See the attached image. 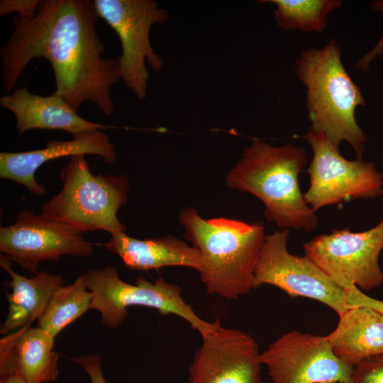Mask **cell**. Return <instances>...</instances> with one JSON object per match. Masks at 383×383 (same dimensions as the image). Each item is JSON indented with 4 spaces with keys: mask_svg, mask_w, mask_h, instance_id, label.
Here are the masks:
<instances>
[{
    "mask_svg": "<svg viewBox=\"0 0 383 383\" xmlns=\"http://www.w3.org/2000/svg\"><path fill=\"white\" fill-rule=\"evenodd\" d=\"M99 18L91 0H41L33 18L14 16L9 41L0 49L5 91L13 90L32 60L43 57L53 70L54 93L74 110L91 101L104 113L112 114L111 89L121 80L120 60L118 56L104 57Z\"/></svg>",
    "mask_w": 383,
    "mask_h": 383,
    "instance_id": "6da1fadb",
    "label": "cell"
},
{
    "mask_svg": "<svg viewBox=\"0 0 383 383\" xmlns=\"http://www.w3.org/2000/svg\"><path fill=\"white\" fill-rule=\"evenodd\" d=\"M307 163L306 150L293 144L273 146L254 139L227 174L229 188L248 192L264 204V216L280 229L313 231L318 218L301 192L299 175Z\"/></svg>",
    "mask_w": 383,
    "mask_h": 383,
    "instance_id": "7a4b0ae2",
    "label": "cell"
},
{
    "mask_svg": "<svg viewBox=\"0 0 383 383\" xmlns=\"http://www.w3.org/2000/svg\"><path fill=\"white\" fill-rule=\"evenodd\" d=\"M342 50L335 39L321 48L301 52L294 72L306 88L309 131L323 134L337 148L347 142L362 160L368 138L358 126L355 112L366 104L360 88L345 70Z\"/></svg>",
    "mask_w": 383,
    "mask_h": 383,
    "instance_id": "3957f363",
    "label": "cell"
},
{
    "mask_svg": "<svg viewBox=\"0 0 383 383\" xmlns=\"http://www.w3.org/2000/svg\"><path fill=\"white\" fill-rule=\"evenodd\" d=\"M184 237L203 257L199 272L210 295L237 299L252 289L255 267L265 238L261 223L201 217L194 208L180 211Z\"/></svg>",
    "mask_w": 383,
    "mask_h": 383,
    "instance_id": "277c9868",
    "label": "cell"
},
{
    "mask_svg": "<svg viewBox=\"0 0 383 383\" xmlns=\"http://www.w3.org/2000/svg\"><path fill=\"white\" fill-rule=\"evenodd\" d=\"M60 177L61 191L43 204L41 213L82 233L126 232L117 216L128 200L130 185L126 175H94L85 155H77L70 157Z\"/></svg>",
    "mask_w": 383,
    "mask_h": 383,
    "instance_id": "5b68a950",
    "label": "cell"
},
{
    "mask_svg": "<svg viewBox=\"0 0 383 383\" xmlns=\"http://www.w3.org/2000/svg\"><path fill=\"white\" fill-rule=\"evenodd\" d=\"M84 276L87 289L92 294L90 309L99 311L101 323L110 328L120 326L128 316L127 309L135 306L155 309L161 315L177 316L201 337L221 323L219 319L208 322L201 318L184 299L180 287L162 277L155 282L138 277L131 284L122 280L111 265L89 270Z\"/></svg>",
    "mask_w": 383,
    "mask_h": 383,
    "instance_id": "8992f818",
    "label": "cell"
},
{
    "mask_svg": "<svg viewBox=\"0 0 383 383\" xmlns=\"http://www.w3.org/2000/svg\"><path fill=\"white\" fill-rule=\"evenodd\" d=\"M94 3L99 18L119 38L121 79L139 100L145 99L150 77L145 62L156 72L164 65L151 45L150 29L155 23L168 21V11L153 0H94Z\"/></svg>",
    "mask_w": 383,
    "mask_h": 383,
    "instance_id": "52a82bcc",
    "label": "cell"
},
{
    "mask_svg": "<svg viewBox=\"0 0 383 383\" xmlns=\"http://www.w3.org/2000/svg\"><path fill=\"white\" fill-rule=\"evenodd\" d=\"M304 138L313 151L306 170L309 187L304 196L313 211L383 194V173L374 162L345 159L323 134L309 131Z\"/></svg>",
    "mask_w": 383,
    "mask_h": 383,
    "instance_id": "ba28073f",
    "label": "cell"
},
{
    "mask_svg": "<svg viewBox=\"0 0 383 383\" xmlns=\"http://www.w3.org/2000/svg\"><path fill=\"white\" fill-rule=\"evenodd\" d=\"M309 257L337 286L370 290L383 284L379 257L383 249V218L362 232L334 229L303 245Z\"/></svg>",
    "mask_w": 383,
    "mask_h": 383,
    "instance_id": "9c48e42d",
    "label": "cell"
},
{
    "mask_svg": "<svg viewBox=\"0 0 383 383\" xmlns=\"http://www.w3.org/2000/svg\"><path fill=\"white\" fill-rule=\"evenodd\" d=\"M288 229L265 236L255 267L252 289L276 287L287 295L318 301L338 313L349 309L345 291L337 286L309 257L291 254Z\"/></svg>",
    "mask_w": 383,
    "mask_h": 383,
    "instance_id": "30bf717a",
    "label": "cell"
},
{
    "mask_svg": "<svg viewBox=\"0 0 383 383\" xmlns=\"http://www.w3.org/2000/svg\"><path fill=\"white\" fill-rule=\"evenodd\" d=\"M0 250L32 274L43 261L62 255L84 257L94 251L82 232L30 209L18 213L13 224L1 226Z\"/></svg>",
    "mask_w": 383,
    "mask_h": 383,
    "instance_id": "8fae6325",
    "label": "cell"
},
{
    "mask_svg": "<svg viewBox=\"0 0 383 383\" xmlns=\"http://www.w3.org/2000/svg\"><path fill=\"white\" fill-rule=\"evenodd\" d=\"M272 383H350L353 367L334 353L326 336L287 332L261 353Z\"/></svg>",
    "mask_w": 383,
    "mask_h": 383,
    "instance_id": "7c38bea8",
    "label": "cell"
},
{
    "mask_svg": "<svg viewBox=\"0 0 383 383\" xmlns=\"http://www.w3.org/2000/svg\"><path fill=\"white\" fill-rule=\"evenodd\" d=\"M201 338L189 383H262L261 353L250 334L221 324Z\"/></svg>",
    "mask_w": 383,
    "mask_h": 383,
    "instance_id": "4fadbf2b",
    "label": "cell"
},
{
    "mask_svg": "<svg viewBox=\"0 0 383 383\" xmlns=\"http://www.w3.org/2000/svg\"><path fill=\"white\" fill-rule=\"evenodd\" d=\"M70 140H52L41 149L20 152L0 153V177L25 186L34 194L46 193L35 177L37 170L45 162L63 157L95 155L112 164L117 159L115 145L103 130L85 132L72 136Z\"/></svg>",
    "mask_w": 383,
    "mask_h": 383,
    "instance_id": "5bb4252c",
    "label": "cell"
},
{
    "mask_svg": "<svg viewBox=\"0 0 383 383\" xmlns=\"http://www.w3.org/2000/svg\"><path fill=\"white\" fill-rule=\"evenodd\" d=\"M0 104L13 114L18 138L25 132L34 129L60 130L72 136L111 128L83 118L61 96L55 93L48 96H40L31 93L27 87L3 96Z\"/></svg>",
    "mask_w": 383,
    "mask_h": 383,
    "instance_id": "9a60e30c",
    "label": "cell"
},
{
    "mask_svg": "<svg viewBox=\"0 0 383 383\" xmlns=\"http://www.w3.org/2000/svg\"><path fill=\"white\" fill-rule=\"evenodd\" d=\"M105 248L121 257L131 270L148 271L165 267H187L200 272L203 257L194 246L172 235L139 240L125 232L111 235Z\"/></svg>",
    "mask_w": 383,
    "mask_h": 383,
    "instance_id": "2e32d148",
    "label": "cell"
},
{
    "mask_svg": "<svg viewBox=\"0 0 383 383\" xmlns=\"http://www.w3.org/2000/svg\"><path fill=\"white\" fill-rule=\"evenodd\" d=\"M335 328L326 335L335 355L353 367L383 355V313L369 307H350L338 315Z\"/></svg>",
    "mask_w": 383,
    "mask_h": 383,
    "instance_id": "e0dca14e",
    "label": "cell"
},
{
    "mask_svg": "<svg viewBox=\"0 0 383 383\" xmlns=\"http://www.w3.org/2000/svg\"><path fill=\"white\" fill-rule=\"evenodd\" d=\"M0 265L11 278L9 284L12 292L6 294L8 314L0 328V333L6 335L20 328L30 326L45 311L55 293L64 285L61 275L37 271L33 277H26L16 273L11 267L10 260L1 255Z\"/></svg>",
    "mask_w": 383,
    "mask_h": 383,
    "instance_id": "ac0fdd59",
    "label": "cell"
},
{
    "mask_svg": "<svg viewBox=\"0 0 383 383\" xmlns=\"http://www.w3.org/2000/svg\"><path fill=\"white\" fill-rule=\"evenodd\" d=\"M55 337L44 329L26 326L1 339V350L12 358L15 374L27 383H49L57 378L59 355Z\"/></svg>",
    "mask_w": 383,
    "mask_h": 383,
    "instance_id": "d6986e66",
    "label": "cell"
},
{
    "mask_svg": "<svg viewBox=\"0 0 383 383\" xmlns=\"http://www.w3.org/2000/svg\"><path fill=\"white\" fill-rule=\"evenodd\" d=\"M91 298L83 274L73 283L63 285L55 292L45 311L38 319V327L55 338L65 327L90 310Z\"/></svg>",
    "mask_w": 383,
    "mask_h": 383,
    "instance_id": "ffe728a7",
    "label": "cell"
},
{
    "mask_svg": "<svg viewBox=\"0 0 383 383\" xmlns=\"http://www.w3.org/2000/svg\"><path fill=\"white\" fill-rule=\"evenodd\" d=\"M276 6L274 21L284 30L322 32L329 14L340 8L341 0H270Z\"/></svg>",
    "mask_w": 383,
    "mask_h": 383,
    "instance_id": "44dd1931",
    "label": "cell"
},
{
    "mask_svg": "<svg viewBox=\"0 0 383 383\" xmlns=\"http://www.w3.org/2000/svg\"><path fill=\"white\" fill-rule=\"evenodd\" d=\"M350 383H383V355L370 357L353 367Z\"/></svg>",
    "mask_w": 383,
    "mask_h": 383,
    "instance_id": "7402d4cb",
    "label": "cell"
},
{
    "mask_svg": "<svg viewBox=\"0 0 383 383\" xmlns=\"http://www.w3.org/2000/svg\"><path fill=\"white\" fill-rule=\"evenodd\" d=\"M41 0H1L0 1V16L17 13L21 18H33Z\"/></svg>",
    "mask_w": 383,
    "mask_h": 383,
    "instance_id": "603a6c76",
    "label": "cell"
},
{
    "mask_svg": "<svg viewBox=\"0 0 383 383\" xmlns=\"http://www.w3.org/2000/svg\"><path fill=\"white\" fill-rule=\"evenodd\" d=\"M71 360L79 365L89 376L91 383H108L101 368V356L97 354L71 357Z\"/></svg>",
    "mask_w": 383,
    "mask_h": 383,
    "instance_id": "cb8c5ba5",
    "label": "cell"
},
{
    "mask_svg": "<svg viewBox=\"0 0 383 383\" xmlns=\"http://www.w3.org/2000/svg\"><path fill=\"white\" fill-rule=\"evenodd\" d=\"M348 300L351 306H365L383 313V301L367 296L357 287L349 291Z\"/></svg>",
    "mask_w": 383,
    "mask_h": 383,
    "instance_id": "d4e9b609",
    "label": "cell"
},
{
    "mask_svg": "<svg viewBox=\"0 0 383 383\" xmlns=\"http://www.w3.org/2000/svg\"><path fill=\"white\" fill-rule=\"evenodd\" d=\"M372 8L383 12V0L374 1L371 4ZM383 55V35L376 45L367 53L364 55L356 63V67L366 71L371 62L376 57Z\"/></svg>",
    "mask_w": 383,
    "mask_h": 383,
    "instance_id": "484cf974",
    "label": "cell"
},
{
    "mask_svg": "<svg viewBox=\"0 0 383 383\" xmlns=\"http://www.w3.org/2000/svg\"><path fill=\"white\" fill-rule=\"evenodd\" d=\"M0 383H27L21 377L16 374L1 379Z\"/></svg>",
    "mask_w": 383,
    "mask_h": 383,
    "instance_id": "4316f807",
    "label": "cell"
},
{
    "mask_svg": "<svg viewBox=\"0 0 383 383\" xmlns=\"http://www.w3.org/2000/svg\"><path fill=\"white\" fill-rule=\"evenodd\" d=\"M382 89H383V87H382Z\"/></svg>",
    "mask_w": 383,
    "mask_h": 383,
    "instance_id": "83f0119b",
    "label": "cell"
}]
</instances>
